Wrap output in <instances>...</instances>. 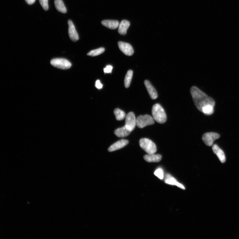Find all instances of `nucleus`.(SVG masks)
Instances as JSON below:
<instances>
[{"mask_svg":"<svg viewBox=\"0 0 239 239\" xmlns=\"http://www.w3.org/2000/svg\"><path fill=\"white\" fill-rule=\"evenodd\" d=\"M133 76V71L131 70L128 71L126 75L125 79H124V86H125L126 88H128L130 85Z\"/></svg>","mask_w":239,"mask_h":239,"instance_id":"nucleus-20","label":"nucleus"},{"mask_svg":"<svg viewBox=\"0 0 239 239\" xmlns=\"http://www.w3.org/2000/svg\"><path fill=\"white\" fill-rule=\"evenodd\" d=\"M152 114L154 120L160 124L165 123L167 116L163 107L159 104H155L152 107Z\"/></svg>","mask_w":239,"mask_h":239,"instance_id":"nucleus-2","label":"nucleus"},{"mask_svg":"<svg viewBox=\"0 0 239 239\" xmlns=\"http://www.w3.org/2000/svg\"><path fill=\"white\" fill-rule=\"evenodd\" d=\"M69 25L68 33L69 37L71 40L76 41L79 40V36L78 34L73 23L71 20L68 22Z\"/></svg>","mask_w":239,"mask_h":239,"instance_id":"nucleus-10","label":"nucleus"},{"mask_svg":"<svg viewBox=\"0 0 239 239\" xmlns=\"http://www.w3.org/2000/svg\"><path fill=\"white\" fill-rule=\"evenodd\" d=\"M40 3L43 9L47 11L49 9L48 0H39Z\"/></svg>","mask_w":239,"mask_h":239,"instance_id":"nucleus-24","label":"nucleus"},{"mask_svg":"<svg viewBox=\"0 0 239 239\" xmlns=\"http://www.w3.org/2000/svg\"><path fill=\"white\" fill-rule=\"evenodd\" d=\"M144 159L148 163H157L162 159V155L154 154H148L144 157Z\"/></svg>","mask_w":239,"mask_h":239,"instance_id":"nucleus-14","label":"nucleus"},{"mask_svg":"<svg viewBox=\"0 0 239 239\" xmlns=\"http://www.w3.org/2000/svg\"><path fill=\"white\" fill-rule=\"evenodd\" d=\"M113 69V67L111 65L107 66L104 69V71L105 73H111Z\"/></svg>","mask_w":239,"mask_h":239,"instance_id":"nucleus-25","label":"nucleus"},{"mask_svg":"<svg viewBox=\"0 0 239 239\" xmlns=\"http://www.w3.org/2000/svg\"><path fill=\"white\" fill-rule=\"evenodd\" d=\"M219 134L214 132L205 133L202 136V140L205 144L209 147L212 146L216 140L220 138Z\"/></svg>","mask_w":239,"mask_h":239,"instance_id":"nucleus-6","label":"nucleus"},{"mask_svg":"<svg viewBox=\"0 0 239 239\" xmlns=\"http://www.w3.org/2000/svg\"><path fill=\"white\" fill-rule=\"evenodd\" d=\"M95 87L98 89L100 90L102 89L103 87V85L100 80H98L95 82Z\"/></svg>","mask_w":239,"mask_h":239,"instance_id":"nucleus-26","label":"nucleus"},{"mask_svg":"<svg viewBox=\"0 0 239 239\" xmlns=\"http://www.w3.org/2000/svg\"><path fill=\"white\" fill-rule=\"evenodd\" d=\"M213 152L216 155L217 158L222 163H224L226 161V157L225 153L223 150L216 144L212 145Z\"/></svg>","mask_w":239,"mask_h":239,"instance_id":"nucleus-11","label":"nucleus"},{"mask_svg":"<svg viewBox=\"0 0 239 239\" xmlns=\"http://www.w3.org/2000/svg\"><path fill=\"white\" fill-rule=\"evenodd\" d=\"M164 182L166 184L169 185L177 186L181 189H185V187L183 184L179 182L173 176L169 174H167L165 176Z\"/></svg>","mask_w":239,"mask_h":239,"instance_id":"nucleus-8","label":"nucleus"},{"mask_svg":"<svg viewBox=\"0 0 239 239\" xmlns=\"http://www.w3.org/2000/svg\"><path fill=\"white\" fill-rule=\"evenodd\" d=\"M51 65L56 68L62 70L69 69L71 66V64L70 61L63 58L53 59L51 61Z\"/></svg>","mask_w":239,"mask_h":239,"instance_id":"nucleus-5","label":"nucleus"},{"mask_svg":"<svg viewBox=\"0 0 239 239\" xmlns=\"http://www.w3.org/2000/svg\"><path fill=\"white\" fill-rule=\"evenodd\" d=\"M144 84L150 98L153 100L156 99L158 97V93L151 83L146 80L144 81Z\"/></svg>","mask_w":239,"mask_h":239,"instance_id":"nucleus-12","label":"nucleus"},{"mask_svg":"<svg viewBox=\"0 0 239 239\" xmlns=\"http://www.w3.org/2000/svg\"><path fill=\"white\" fill-rule=\"evenodd\" d=\"M128 140L122 139L114 144L109 148L108 150L109 152H112L120 149L126 146L128 144Z\"/></svg>","mask_w":239,"mask_h":239,"instance_id":"nucleus-13","label":"nucleus"},{"mask_svg":"<svg viewBox=\"0 0 239 239\" xmlns=\"http://www.w3.org/2000/svg\"><path fill=\"white\" fill-rule=\"evenodd\" d=\"M102 25L111 29H115L119 27V23L115 20H104L101 22Z\"/></svg>","mask_w":239,"mask_h":239,"instance_id":"nucleus-16","label":"nucleus"},{"mask_svg":"<svg viewBox=\"0 0 239 239\" xmlns=\"http://www.w3.org/2000/svg\"><path fill=\"white\" fill-rule=\"evenodd\" d=\"M136 126V118L132 112H129L126 117V127L131 132L132 131Z\"/></svg>","mask_w":239,"mask_h":239,"instance_id":"nucleus-7","label":"nucleus"},{"mask_svg":"<svg viewBox=\"0 0 239 239\" xmlns=\"http://www.w3.org/2000/svg\"><path fill=\"white\" fill-rule=\"evenodd\" d=\"M36 0H25L26 2L29 5L33 4L35 2Z\"/></svg>","mask_w":239,"mask_h":239,"instance_id":"nucleus-27","label":"nucleus"},{"mask_svg":"<svg viewBox=\"0 0 239 239\" xmlns=\"http://www.w3.org/2000/svg\"><path fill=\"white\" fill-rule=\"evenodd\" d=\"M130 25V23L128 21L125 20H122L119 26L118 31L119 33L121 35H126L127 30Z\"/></svg>","mask_w":239,"mask_h":239,"instance_id":"nucleus-15","label":"nucleus"},{"mask_svg":"<svg viewBox=\"0 0 239 239\" xmlns=\"http://www.w3.org/2000/svg\"><path fill=\"white\" fill-rule=\"evenodd\" d=\"M105 51V48H100L90 51L87 54V55L92 56H97L103 53Z\"/></svg>","mask_w":239,"mask_h":239,"instance_id":"nucleus-23","label":"nucleus"},{"mask_svg":"<svg viewBox=\"0 0 239 239\" xmlns=\"http://www.w3.org/2000/svg\"><path fill=\"white\" fill-rule=\"evenodd\" d=\"M190 93L196 107L200 111H201L202 108L206 106L211 105L215 106V102L213 99L208 96L198 87H192Z\"/></svg>","mask_w":239,"mask_h":239,"instance_id":"nucleus-1","label":"nucleus"},{"mask_svg":"<svg viewBox=\"0 0 239 239\" xmlns=\"http://www.w3.org/2000/svg\"><path fill=\"white\" fill-rule=\"evenodd\" d=\"M54 3L56 8L59 12L63 13L66 12V8L62 0H55Z\"/></svg>","mask_w":239,"mask_h":239,"instance_id":"nucleus-18","label":"nucleus"},{"mask_svg":"<svg viewBox=\"0 0 239 239\" xmlns=\"http://www.w3.org/2000/svg\"><path fill=\"white\" fill-rule=\"evenodd\" d=\"M214 106L211 105L206 106L202 108L201 112L206 115H212L214 113Z\"/></svg>","mask_w":239,"mask_h":239,"instance_id":"nucleus-21","label":"nucleus"},{"mask_svg":"<svg viewBox=\"0 0 239 239\" xmlns=\"http://www.w3.org/2000/svg\"><path fill=\"white\" fill-rule=\"evenodd\" d=\"M118 45L120 49L124 54L131 56L134 53V51L132 46L129 43L119 41Z\"/></svg>","mask_w":239,"mask_h":239,"instance_id":"nucleus-9","label":"nucleus"},{"mask_svg":"<svg viewBox=\"0 0 239 239\" xmlns=\"http://www.w3.org/2000/svg\"><path fill=\"white\" fill-rule=\"evenodd\" d=\"M114 113L117 120L118 121L123 120L126 116L125 113L124 111L118 108L115 109Z\"/></svg>","mask_w":239,"mask_h":239,"instance_id":"nucleus-19","label":"nucleus"},{"mask_svg":"<svg viewBox=\"0 0 239 239\" xmlns=\"http://www.w3.org/2000/svg\"><path fill=\"white\" fill-rule=\"evenodd\" d=\"M154 175L159 179L163 180L165 178V175L163 169L161 168H157L154 171Z\"/></svg>","mask_w":239,"mask_h":239,"instance_id":"nucleus-22","label":"nucleus"},{"mask_svg":"<svg viewBox=\"0 0 239 239\" xmlns=\"http://www.w3.org/2000/svg\"><path fill=\"white\" fill-rule=\"evenodd\" d=\"M139 144L140 147L147 154H155L157 151L156 145L151 140L142 139L139 140Z\"/></svg>","mask_w":239,"mask_h":239,"instance_id":"nucleus-3","label":"nucleus"},{"mask_svg":"<svg viewBox=\"0 0 239 239\" xmlns=\"http://www.w3.org/2000/svg\"><path fill=\"white\" fill-rule=\"evenodd\" d=\"M131 132L125 126H124L116 129L114 133L117 137L123 138L129 136Z\"/></svg>","mask_w":239,"mask_h":239,"instance_id":"nucleus-17","label":"nucleus"},{"mask_svg":"<svg viewBox=\"0 0 239 239\" xmlns=\"http://www.w3.org/2000/svg\"><path fill=\"white\" fill-rule=\"evenodd\" d=\"M154 123L153 117L148 115L139 116L136 118V126L140 128L152 125Z\"/></svg>","mask_w":239,"mask_h":239,"instance_id":"nucleus-4","label":"nucleus"}]
</instances>
